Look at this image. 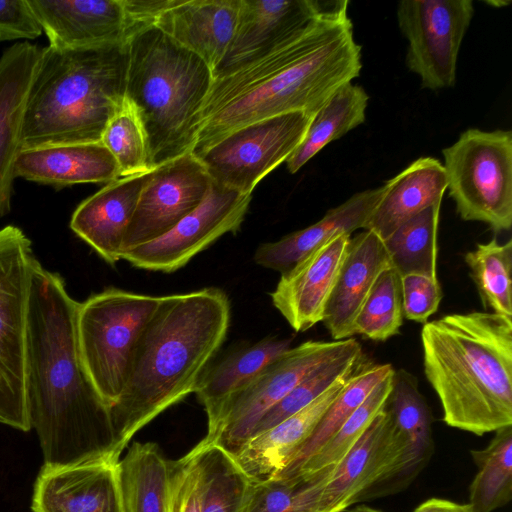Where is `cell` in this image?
Masks as SVG:
<instances>
[{
	"label": "cell",
	"instance_id": "cell-2",
	"mask_svg": "<svg viewBox=\"0 0 512 512\" xmlns=\"http://www.w3.org/2000/svg\"><path fill=\"white\" fill-rule=\"evenodd\" d=\"M361 68L348 1L332 2L267 57L213 80L191 153L197 157L228 133L262 119L290 112L313 116Z\"/></svg>",
	"mask_w": 512,
	"mask_h": 512
},
{
	"label": "cell",
	"instance_id": "cell-19",
	"mask_svg": "<svg viewBox=\"0 0 512 512\" xmlns=\"http://www.w3.org/2000/svg\"><path fill=\"white\" fill-rule=\"evenodd\" d=\"M118 461L42 467L34 486V512H123Z\"/></svg>",
	"mask_w": 512,
	"mask_h": 512
},
{
	"label": "cell",
	"instance_id": "cell-16",
	"mask_svg": "<svg viewBox=\"0 0 512 512\" xmlns=\"http://www.w3.org/2000/svg\"><path fill=\"white\" fill-rule=\"evenodd\" d=\"M325 6L316 0H240L226 52L212 71L221 78L267 57L297 35Z\"/></svg>",
	"mask_w": 512,
	"mask_h": 512
},
{
	"label": "cell",
	"instance_id": "cell-21",
	"mask_svg": "<svg viewBox=\"0 0 512 512\" xmlns=\"http://www.w3.org/2000/svg\"><path fill=\"white\" fill-rule=\"evenodd\" d=\"M152 171L107 183L85 199L71 217L72 231L110 265L121 260L128 225Z\"/></svg>",
	"mask_w": 512,
	"mask_h": 512
},
{
	"label": "cell",
	"instance_id": "cell-10",
	"mask_svg": "<svg viewBox=\"0 0 512 512\" xmlns=\"http://www.w3.org/2000/svg\"><path fill=\"white\" fill-rule=\"evenodd\" d=\"M406 451L386 406L330 475L315 483L304 481L312 512H345L356 503L391 494Z\"/></svg>",
	"mask_w": 512,
	"mask_h": 512
},
{
	"label": "cell",
	"instance_id": "cell-35",
	"mask_svg": "<svg viewBox=\"0 0 512 512\" xmlns=\"http://www.w3.org/2000/svg\"><path fill=\"white\" fill-rule=\"evenodd\" d=\"M477 473L469 488L472 512H493L512 499V425L495 431L484 449L471 450Z\"/></svg>",
	"mask_w": 512,
	"mask_h": 512
},
{
	"label": "cell",
	"instance_id": "cell-31",
	"mask_svg": "<svg viewBox=\"0 0 512 512\" xmlns=\"http://www.w3.org/2000/svg\"><path fill=\"white\" fill-rule=\"evenodd\" d=\"M368 100L364 88L352 82L336 90L311 117L304 138L286 160L288 171L296 173L327 144L361 125Z\"/></svg>",
	"mask_w": 512,
	"mask_h": 512
},
{
	"label": "cell",
	"instance_id": "cell-42",
	"mask_svg": "<svg viewBox=\"0 0 512 512\" xmlns=\"http://www.w3.org/2000/svg\"><path fill=\"white\" fill-rule=\"evenodd\" d=\"M168 512H201L199 474L193 448L183 457L170 461Z\"/></svg>",
	"mask_w": 512,
	"mask_h": 512
},
{
	"label": "cell",
	"instance_id": "cell-41",
	"mask_svg": "<svg viewBox=\"0 0 512 512\" xmlns=\"http://www.w3.org/2000/svg\"><path fill=\"white\" fill-rule=\"evenodd\" d=\"M244 512H312L306 483L298 477L253 480Z\"/></svg>",
	"mask_w": 512,
	"mask_h": 512
},
{
	"label": "cell",
	"instance_id": "cell-13",
	"mask_svg": "<svg viewBox=\"0 0 512 512\" xmlns=\"http://www.w3.org/2000/svg\"><path fill=\"white\" fill-rule=\"evenodd\" d=\"M474 15L471 0H403L397 21L406 38V66L423 88L439 90L456 81L461 43Z\"/></svg>",
	"mask_w": 512,
	"mask_h": 512
},
{
	"label": "cell",
	"instance_id": "cell-43",
	"mask_svg": "<svg viewBox=\"0 0 512 512\" xmlns=\"http://www.w3.org/2000/svg\"><path fill=\"white\" fill-rule=\"evenodd\" d=\"M403 315L425 324L439 307L442 289L438 279L420 274L401 277Z\"/></svg>",
	"mask_w": 512,
	"mask_h": 512
},
{
	"label": "cell",
	"instance_id": "cell-17",
	"mask_svg": "<svg viewBox=\"0 0 512 512\" xmlns=\"http://www.w3.org/2000/svg\"><path fill=\"white\" fill-rule=\"evenodd\" d=\"M49 46L81 49L127 42L132 23L123 0H28Z\"/></svg>",
	"mask_w": 512,
	"mask_h": 512
},
{
	"label": "cell",
	"instance_id": "cell-30",
	"mask_svg": "<svg viewBox=\"0 0 512 512\" xmlns=\"http://www.w3.org/2000/svg\"><path fill=\"white\" fill-rule=\"evenodd\" d=\"M123 512H168L170 460L154 442H133L117 463Z\"/></svg>",
	"mask_w": 512,
	"mask_h": 512
},
{
	"label": "cell",
	"instance_id": "cell-3",
	"mask_svg": "<svg viewBox=\"0 0 512 512\" xmlns=\"http://www.w3.org/2000/svg\"><path fill=\"white\" fill-rule=\"evenodd\" d=\"M230 317V301L219 288L161 296L111 408L120 455L139 430L194 393L226 338Z\"/></svg>",
	"mask_w": 512,
	"mask_h": 512
},
{
	"label": "cell",
	"instance_id": "cell-8",
	"mask_svg": "<svg viewBox=\"0 0 512 512\" xmlns=\"http://www.w3.org/2000/svg\"><path fill=\"white\" fill-rule=\"evenodd\" d=\"M449 196L465 221L512 226V132L470 128L442 150Z\"/></svg>",
	"mask_w": 512,
	"mask_h": 512
},
{
	"label": "cell",
	"instance_id": "cell-34",
	"mask_svg": "<svg viewBox=\"0 0 512 512\" xmlns=\"http://www.w3.org/2000/svg\"><path fill=\"white\" fill-rule=\"evenodd\" d=\"M393 373L373 388L364 402L336 433L292 477L315 483L332 473L362 437L376 416L386 407L392 388Z\"/></svg>",
	"mask_w": 512,
	"mask_h": 512
},
{
	"label": "cell",
	"instance_id": "cell-38",
	"mask_svg": "<svg viewBox=\"0 0 512 512\" xmlns=\"http://www.w3.org/2000/svg\"><path fill=\"white\" fill-rule=\"evenodd\" d=\"M363 361L362 346L353 338L347 349L309 374L267 411L257 423L252 436L268 430L308 406L337 381L354 374Z\"/></svg>",
	"mask_w": 512,
	"mask_h": 512
},
{
	"label": "cell",
	"instance_id": "cell-45",
	"mask_svg": "<svg viewBox=\"0 0 512 512\" xmlns=\"http://www.w3.org/2000/svg\"><path fill=\"white\" fill-rule=\"evenodd\" d=\"M414 512H472L469 503L462 504L446 499L431 498L421 503Z\"/></svg>",
	"mask_w": 512,
	"mask_h": 512
},
{
	"label": "cell",
	"instance_id": "cell-37",
	"mask_svg": "<svg viewBox=\"0 0 512 512\" xmlns=\"http://www.w3.org/2000/svg\"><path fill=\"white\" fill-rule=\"evenodd\" d=\"M464 260L485 309L512 318V240L492 238L468 251Z\"/></svg>",
	"mask_w": 512,
	"mask_h": 512
},
{
	"label": "cell",
	"instance_id": "cell-46",
	"mask_svg": "<svg viewBox=\"0 0 512 512\" xmlns=\"http://www.w3.org/2000/svg\"><path fill=\"white\" fill-rule=\"evenodd\" d=\"M349 512H382L367 505H356Z\"/></svg>",
	"mask_w": 512,
	"mask_h": 512
},
{
	"label": "cell",
	"instance_id": "cell-33",
	"mask_svg": "<svg viewBox=\"0 0 512 512\" xmlns=\"http://www.w3.org/2000/svg\"><path fill=\"white\" fill-rule=\"evenodd\" d=\"M393 371L391 364H374L364 359L326 410L310 437L273 477L287 478L295 475L364 402L373 388Z\"/></svg>",
	"mask_w": 512,
	"mask_h": 512
},
{
	"label": "cell",
	"instance_id": "cell-36",
	"mask_svg": "<svg viewBox=\"0 0 512 512\" xmlns=\"http://www.w3.org/2000/svg\"><path fill=\"white\" fill-rule=\"evenodd\" d=\"M441 203L430 206L400 225L384 245L392 268L402 277L426 275L437 279V231Z\"/></svg>",
	"mask_w": 512,
	"mask_h": 512
},
{
	"label": "cell",
	"instance_id": "cell-14",
	"mask_svg": "<svg viewBox=\"0 0 512 512\" xmlns=\"http://www.w3.org/2000/svg\"><path fill=\"white\" fill-rule=\"evenodd\" d=\"M252 194L212 183L209 194L193 212L161 237L123 252L121 260L154 272L172 273L226 233H236Z\"/></svg>",
	"mask_w": 512,
	"mask_h": 512
},
{
	"label": "cell",
	"instance_id": "cell-22",
	"mask_svg": "<svg viewBox=\"0 0 512 512\" xmlns=\"http://www.w3.org/2000/svg\"><path fill=\"white\" fill-rule=\"evenodd\" d=\"M383 240L370 230L350 237L323 323L333 340L354 335L355 318L380 274L391 268Z\"/></svg>",
	"mask_w": 512,
	"mask_h": 512
},
{
	"label": "cell",
	"instance_id": "cell-28",
	"mask_svg": "<svg viewBox=\"0 0 512 512\" xmlns=\"http://www.w3.org/2000/svg\"><path fill=\"white\" fill-rule=\"evenodd\" d=\"M383 186L381 199L363 229L374 232L384 241L404 222L442 203L447 181L438 159L421 157Z\"/></svg>",
	"mask_w": 512,
	"mask_h": 512
},
{
	"label": "cell",
	"instance_id": "cell-26",
	"mask_svg": "<svg viewBox=\"0 0 512 512\" xmlns=\"http://www.w3.org/2000/svg\"><path fill=\"white\" fill-rule=\"evenodd\" d=\"M351 376L337 381L302 410L250 437L233 455L243 471L254 481L276 476L310 437Z\"/></svg>",
	"mask_w": 512,
	"mask_h": 512
},
{
	"label": "cell",
	"instance_id": "cell-15",
	"mask_svg": "<svg viewBox=\"0 0 512 512\" xmlns=\"http://www.w3.org/2000/svg\"><path fill=\"white\" fill-rule=\"evenodd\" d=\"M212 183L207 170L192 153L154 168L128 225L122 254L170 231L200 206Z\"/></svg>",
	"mask_w": 512,
	"mask_h": 512
},
{
	"label": "cell",
	"instance_id": "cell-9",
	"mask_svg": "<svg viewBox=\"0 0 512 512\" xmlns=\"http://www.w3.org/2000/svg\"><path fill=\"white\" fill-rule=\"evenodd\" d=\"M35 260L31 241L20 228L0 229V423L24 432L31 429L27 332Z\"/></svg>",
	"mask_w": 512,
	"mask_h": 512
},
{
	"label": "cell",
	"instance_id": "cell-27",
	"mask_svg": "<svg viewBox=\"0 0 512 512\" xmlns=\"http://www.w3.org/2000/svg\"><path fill=\"white\" fill-rule=\"evenodd\" d=\"M291 342V338L266 337L234 348L209 364L194 391L207 414V434L215 430L230 401L267 365L288 351Z\"/></svg>",
	"mask_w": 512,
	"mask_h": 512
},
{
	"label": "cell",
	"instance_id": "cell-39",
	"mask_svg": "<svg viewBox=\"0 0 512 512\" xmlns=\"http://www.w3.org/2000/svg\"><path fill=\"white\" fill-rule=\"evenodd\" d=\"M403 318L401 276L391 267L380 274L361 306L354 335L386 341L399 334Z\"/></svg>",
	"mask_w": 512,
	"mask_h": 512
},
{
	"label": "cell",
	"instance_id": "cell-20",
	"mask_svg": "<svg viewBox=\"0 0 512 512\" xmlns=\"http://www.w3.org/2000/svg\"><path fill=\"white\" fill-rule=\"evenodd\" d=\"M41 48L19 42L0 57V219L10 212L23 116Z\"/></svg>",
	"mask_w": 512,
	"mask_h": 512
},
{
	"label": "cell",
	"instance_id": "cell-24",
	"mask_svg": "<svg viewBox=\"0 0 512 512\" xmlns=\"http://www.w3.org/2000/svg\"><path fill=\"white\" fill-rule=\"evenodd\" d=\"M384 192V186L357 192L326 212L316 223L274 242L262 243L254 261L267 269L285 273L312 251L339 235L363 228Z\"/></svg>",
	"mask_w": 512,
	"mask_h": 512
},
{
	"label": "cell",
	"instance_id": "cell-7",
	"mask_svg": "<svg viewBox=\"0 0 512 512\" xmlns=\"http://www.w3.org/2000/svg\"><path fill=\"white\" fill-rule=\"evenodd\" d=\"M160 299L110 287L79 303L76 336L80 359L110 409L124 390L135 345Z\"/></svg>",
	"mask_w": 512,
	"mask_h": 512
},
{
	"label": "cell",
	"instance_id": "cell-32",
	"mask_svg": "<svg viewBox=\"0 0 512 512\" xmlns=\"http://www.w3.org/2000/svg\"><path fill=\"white\" fill-rule=\"evenodd\" d=\"M193 449L199 474L201 512H244L253 480L234 456L205 438Z\"/></svg>",
	"mask_w": 512,
	"mask_h": 512
},
{
	"label": "cell",
	"instance_id": "cell-44",
	"mask_svg": "<svg viewBox=\"0 0 512 512\" xmlns=\"http://www.w3.org/2000/svg\"><path fill=\"white\" fill-rule=\"evenodd\" d=\"M42 32L28 0H0V42L34 39Z\"/></svg>",
	"mask_w": 512,
	"mask_h": 512
},
{
	"label": "cell",
	"instance_id": "cell-29",
	"mask_svg": "<svg viewBox=\"0 0 512 512\" xmlns=\"http://www.w3.org/2000/svg\"><path fill=\"white\" fill-rule=\"evenodd\" d=\"M386 406L407 446L405 465L391 489L395 493L408 486L429 463L434 452L433 417L417 378L404 369L394 370Z\"/></svg>",
	"mask_w": 512,
	"mask_h": 512
},
{
	"label": "cell",
	"instance_id": "cell-12",
	"mask_svg": "<svg viewBox=\"0 0 512 512\" xmlns=\"http://www.w3.org/2000/svg\"><path fill=\"white\" fill-rule=\"evenodd\" d=\"M352 340H309L291 347L230 401L217 427L205 439L236 454L267 411L309 374L347 349Z\"/></svg>",
	"mask_w": 512,
	"mask_h": 512
},
{
	"label": "cell",
	"instance_id": "cell-40",
	"mask_svg": "<svg viewBox=\"0 0 512 512\" xmlns=\"http://www.w3.org/2000/svg\"><path fill=\"white\" fill-rule=\"evenodd\" d=\"M101 143L115 158L120 178L153 170L142 121L135 106L126 97L108 122Z\"/></svg>",
	"mask_w": 512,
	"mask_h": 512
},
{
	"label": "cell",
	"instance_id": "cell-1",
	"mask_svg": "<svg viewBox=\"0 0 512 512\" xmlns=\"http://www.w3.org/2000/svg\"><path fill=\"white\" fill-rule=\"evenodd\" d=\"M79 303L63 278L36 259L28 311L26 396L44 466L119 461L110 407L82 365L76 336Z\"/></svg>",
	"mask_w": 512,
	"mask_h": 512
},
{
	"label": "cell",
	"instance_id": "cell-25",
	"mask_svg": "<svg viewBox=\"0 0 512 512\" xmlns=\"http://www.w3.org/2000/svg\"><path fill=\"white\" fill-rule=\"evenodd\" d=\"M15 177L57 189L83 183H109L120 178L118 164L101 143H75L21 150Z\"/></svg>",
	"mask_w": 512,
	"mask_h": 512
},
{
	"label": "cell",
	"instance_id": "cell-11",
	"mask_svg": "<svg viewBox=\"0 0 512 512\" xmlns=\"http://www.w3.org/2000/svg\"><path fill=\"white\" fill-rule=\"evenodd\" d=\"M312 116L290 112L242 126L197 156L212 181L243 194L286 161L301 143Z\"/></svg>",
	"mask_w": 512,
	"mask_h": 512
},
{
	"label": "cell",
	"instance_id": "cell-23",
	"mask_svg": "<svg viewBox=\"0 0 512 512\" xmlns=\"http://www.w3.org/2000/svg\"><path fill=\"white\" fill-rule=\"evenodd\" d=\"M239 6L240 0H168L152 26L197 54L213 71L231 41Z\"/></svg>",
	"mask_w": 512,
	"mask_h": 512
},
{
	"label": "cell",
	"instance_id": "cell-18",
	"mask_svg": "<svg viewBox=\"0 0 512 512\" xmlns=\"http://www.w3.org/2000/svg\"><path fill=\"white\" fill-rule=\"evenodd\" d=\"M350 237L332 238L281 274L270 294L271 301L296 332L307 331L323 321Z\"/></svg>",
	"mask_w": 512,
	"mask_h": 512
},
{
	"label": "cell",
	"instance_id": "cell-4",
	"mask_svg": "<svg viewBox=\"0 0 512 512\" xmlns=\"http://www.w3.org/2000/svg\"><path fill=\"white\" fill-rule=\"evenodd\" d=\"M421 343L448 426L482 436L512 425V318L448 314L423 325Z\"/></svg>",
	"mask_w": 512,
	"mask_h": 512
},
{
	"label": "cell",
	"instance_id": "cell-5",
	"mask_svg": "<svg viewBox=\"0 0 512 512\" xmlns=\"http://www.w3.org/2000/svg\"><path fill=\"white\" fill-rule=\"evenodd\" d=\"M128 43L41 48L23 116L21 150L101 142L125 99Z\"/></svg>",
	"mask_w": 512,
	"mask_h": 512
},
{
	"label": "cell",
	"instance_id": "cell-6",
	"mask_svg": "<svg viewBox=\"0 0 512 512\" xmlns=\"http://www.w3.org/2000/svg\"><path fill=\"white\" fill-rule=\"evenodd\" d=\"M125 97L142 121L152 169L191 153L213 83L207 63L152 25L128 40Z\"/></svg>",
	"mask_w": 512,
	"mask_h": 512
}]
</instances>
